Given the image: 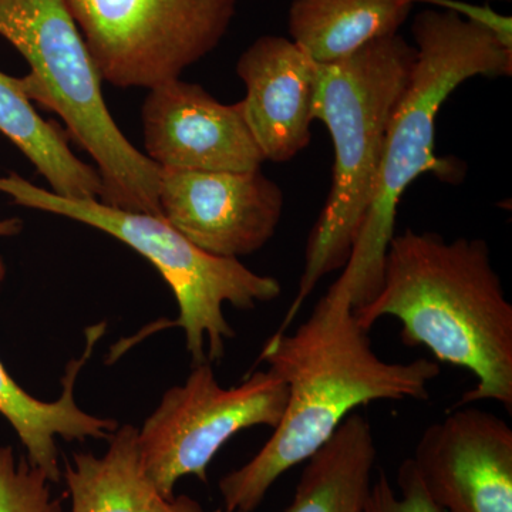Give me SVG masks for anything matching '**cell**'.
Masks as SVG:
<instances>
[{"label": "cell", "instance_id": "4", "mask_svg": "<svg viewBox=\"0 0 512 512\" xmlns=\"http://www.w3.org/2000/svg\"><path fill=\"white\" fill-rule=\"evenodd\" d=\"M414 63L416 47L396 33L339 62L318 66L313 121H322L332 138V188L309 234L298 292L281 332L291 326L320 279L348 264Z\"/></svg>", "mask_w": 512, "mask_h": 512}, {"label": "cell", "instance_id": "8", "mask_svg": "<svg viewBox=\"0 0 512 512\" xmlns=\"http://www.w3.org/2000/svg\"><path fill=\"white\" fill-rule=\"evenodd\" d=\"M288 400L285 383L258 370L225 389L211 363L194 365L181 386L165 392L138 430V451L148 478L164 497H174L181 478L208 481V467L225 444L252 427L278 426Z\"/></svg>", "mask_w": 512, "mask_h": 512}, {"label": "cell", "instance_id": "13", "mask_svg": "<svg viewBox=\"0 0 512 512\" xmlns=\"http://www.w3.org/2000/svg\"><path fill=\"white\" fill-rule=\"evenodd\" d=\"M104 332V322L86 330L83 355L67 365L62 379V394L55 402H43L30 396L0 362V414L18 434L29 463L45 471L52 484L59 483L62 478L57 437L66 441L110 440L114 431L119 429L116 420L101 419L84 412L74 397L77 376L93 355Z\"/></svg>", "mask_w": 512, "mask_h": 512}, {"label": "cell", "instance_id": "12", "mask_svg": "<svg viewBox=\"0 0 512 512\" xmlns=\"http://www.w3.org/2000/svg\"><path fill=\"white\" fill-rule=\"evenodd\" d=\"M319 64L289 37H258L239 56L245 120L265 161L286 163L311 143Z\"/></svg>", "mask_w": 512, "mask_h": 512}, {"label": "cell", "instance_id": "1", "mask_svg": "<svg viewBox=\"0 0 512 512\" xmlns=\"http://www.w3.org/2000/svg\"><path fill=\"white\" fill-rule=\"evenodd\" d=\"M258 363L285 383L288 400L264 447L221 478L222 508L229 512H254L272 485L325 446L359 407L427 402L441 373L440 363L426 357L392 363L377 356L353 313L352 292L339 278L298 329L278 330L266 340Z\"/></svg>", "mask_w": 512, "mask_h": 512}, {"label": "cell", "instance_id": "3", "mask_svg": "<svg viewBox=\"0 0 512 512\" xmlns=\"http://www.w3.org/2000/svg\"><path fill=\"white\" fill-rule=\"evenodd\" d=\"M412 36V79L390 124L372 201L339 276L352 292L353 309L372 301L379 291L397 207L409 185L421 174L436 175L444 183H460L466 174L463 161L436 154L441 106L474 77L512 76V46L456 10H421L414 16Z\"/></svg>", "mask_w": 512, "mask_h": 512}, {"label": "cell", "instance_id": "16", "mask_svg": "<svg viewBox=\"0 0 512 512\" xmlns=\"http://www.w3.org/2000/svg\"><path fill=\"white\" fill-rule=\"evenodd\" d=\"M376 458L372 424L363 414H350L332 439L305 461L285 512H363Z\"/></svg>", "mask_w": 512, "mask_h": 512}, {"label": "cell", "instance_id": "20", "mask_svg": "<svg viewBox=\"0 0 512 512\" xmlns=\"http://www.w3.org/2000/svg\"><path fill=\"white\" fill-rule=\"evenodd\" d=\"M22 228V224L18 220L0 221V237H10V235L18 234Z\"/></svg>", "mask_w": 512, "mask_h": 512}, {"label": "cell", "instance_id": "2", "mask_svg": "<svg viewBox=\"0 0 512 512\" xmlns=\"http://www.w3.org/2000/svg\"><path fill=\"white\" fill-rule=\"evenodd\" d=\"M353 313L366 332L399 320L403 345L476 377L456 407L490 400L512 413V305L485 239L448 242L412 228L394 235L379 291Z\"/></svg>", "mask_w": 512, "mask_h": 512}, {"label": "cell", "instance_id": "6", "mask_svg": "<svg viewBox=\"0 0 512 512\" xmlns=\"http://www.w3.org/2000/svg\"><path fill=\"white\" fill-rule=\"evenodd\" d=\"M0 192L22 207L62 215L100 229L148 259L170 285L178 303L185 348L194 365L221 360L235 330L224 306L251 311L275 301L282 285L274 276L256 274L239 259L221 258L195 247L161 215L110 207L99 200L60 197L15 173L0 177Z\"/></svg>", "mask_w": 512, "mask_h": 512}, {"label": "cell", "instance_id": "14", "mask_svg": "<svg viewBox=\"0 0 512 512\" xmlns=\"http://www.w3.org/2000/svg\"><path fill=\"white\" fill-rule=\"evenodd\" d=\"M109 443L101 456L76 453L66 461L72 512H205L188 495L168 498L158 491L141 464L136 427H119Z\"/></svg>", "mask_w": 512, "mask_h": 512}, {"label": "cell", "instance_id": "9", "mask_svg": "<svg viewBox=\"0 0 512 512\" xmlns=\"http://www.w3.org/2000/svg\"><path fill=\"white\" fill-rule=\"evenodd\" d=\"M161 217L195 247L221 258L255 254L274 238L284 192L259 170H163Z\"/></svg>", "mask_w": 512, "mask_h": 512}, {"label": "cell", "instance_id": "11", "mask_svg": "<svg viewBox=\"0 0 512 512\" xmlns=\"http://www.w3.org/2000/svg\"><path fill=\"white\" fill-rule=\"evenodd\" d=\"M141 120L146 156L163 170H259L265 158L241 101L224 104L200 84L170 80L151 87Z\"/></svg>", "mask_w": 512, "mask_h": 512}, {"label": "cell", "instance_id": "5", "mask_svg": "<svg viewBox=\"0 0 512 512\" xmlns=\"http://www.w3.org/2000/svg\"><path fill=\"white\" fill-rule=\"evenodd\" d=\"M0 36L29 63L18 77L30 101L56 113L96 163L100 200L161 215V168L121 133L101 94V76L64 0H0Z\"/></svg>", "mask_w": 512, "mask_h": 512}, {"label": "cell", "instance_id": "7", "mask_svg": "<svg viewBox=\"0 0 512 512\" xmlns=\"http://www.w3.org/2000/svg\"><path fill=\"white\" fill-rule=\"evenodd\" d=\"M101 79L151 87L180 79L220 45L237 0H64Z\"/></svg>", "mask_w": 512, "mask_h": 512}, {"label": "cell", "instance_id": "17", "mask_svg": "<svg viewBox=\"0 0 512 512\" xmlns=\"http://www.w3.org/2000/svg\"><path fill=\"white\" fill-rule=\"evenodd\" d=\"M0 133L8 137L60 197L100 200L96 168L70 150L66 133L40 117L20 89L18 77L0 72Z\"/></svg>", "mask_w": 512, "mask_h": 512}, {"label": "cell", "instance_id": "19", "mask_svg": "<svg viewBox=\"0 0 512 512\" xmlns=\"http://www.w3.org/2000/svg\"><path fill=\"white\" fill-rule=\"evenodd\" d=\"M397 487L399 493L394 490L387 474L383 470L377 471L363 512H444L431 500L412 458H406L400 464Z\"/></svg>", "mask_w": 512, "mask_h": 512}, {"label": "cell", "instance_id": "10", "mask_svg": "<svg viewBox=\"0 0 512 512\" xmlns=\"http://www.w3.org/2000/svg\"><path fill=\"white\" fill-rule=\"evenodd\" d=\"M444 512H512V429L477 407H454L423 431L412 457Z\"/></svg>", "mask_w": 512, "mask_h": 512}, {"label": "cell", "instance_id": "22", "mask_svg": "<svg viewBox=\"0 0 512 512\" xmlns=\"http://www.w3.org/2000/svg\"><path fill=\"white\" fill-rule=\"evenodd\" d=\"M212 512H229V511L225 510V508H217V510H214Z\"/></svg>", "mask_w": 512, "mask_h": 512}, {"label": "cell", "instance_id": "21", "mask_svg": "<svg viewBox=\"0 0 512 512\" xmlns=\"http://www.w3.org/2000/svg\"><path fill=\"white\" fill-rule=\"evenodd\" d=\"M488 2L510 3L512 0H488Z\"/></svg>", "mask_w": 512, "mask_h": 512}, {"label": "cell", "instance_id": "15", "mask_svg": "<svg viewBox=\"0 0 512 512\" xmlns=\"http://www.w3.org/2000/svg\"><path fill=\"white\" fill-rule=\"evenodd\" d=\"M420 0H292L289 39L318 64L339 62L396 35Z\"/></svg>", "mask_w": 512, "mask_h": 512}, {"label": "cell", "instance_id": "18", "mask_svg": "<svg viewBox=\"0 0 512 512\" xmlns=\"http://www.w3.org/2000/svg\"><path fill=\"white\" fill-rule=\"evenodd\" d=\"M45 471L16 458L10 446L0 447V512H64Z\"/></svg>", "mask_w": 512, "mask_h": 512}]
</instances>
